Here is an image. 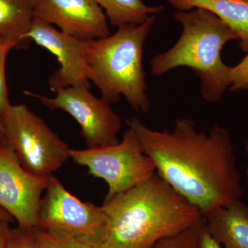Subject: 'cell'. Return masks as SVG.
<instances>
[{
	"mask_svg": "<svg viewBox=\"0 0 248 248\" xmlns=\"http://www.w3.org/2000/svg\"><path fill=\"white\" fill-rule=\"evenodd\" d=\"M156 172L203 216L241 200L244 194L229 132L215 124L208 133L177 119L172 131L153 130L138 118L127 120Z\"/></svg>",
	"mask_w": 248,
	"mask_h": 248,
	"instance_id": "1",
	"label": "cell"
},
{
	"mask_svg": "<svg viewBox=\"0 0 248 248\" xmlns=\"http://www.w3.org/2000/svg\"><path fill=\"white\" fill-rule=\"evenodd\" d=\"M101 207L108 217L98 245L101 248H152L203 218L156 172L133 188L104 200Z\"/></svg>",
	"mask_w": 248,
	"mask_h": 248,
	"instance_id": "2",
	"label": "cell"
},
{
	"mask_svg": "<svg viewBox=\"0 0 248 248\" xmlns=\"http://www.w3.org/2000/svg\"><path fill=\"white\" fill-rule=\"evenodd\" d=\"M174 18L182 25V35L172 48L152 59V74L161 76L178 67H187L201 79L204 100H220L231 85L232 66L222 60V49L227 42L239 40V37L226 23L206 10L178 11Z\"/></svg>",
	"mask_w": 248,
	"mask_h": 248,
	"instance_id": "3",
	"label": "cell"
},
{
	"mask_svg": "<svg viewBox=\"0 0 248 248\" xmlns=\"http://www.w3.org/2000/svg\"><path fill=\"white\" fill-rule=\"evenodd\" d=\"M156 15L141 24H126L104 38L89 40L87 59L91 82L109 104L123 95L137 112L147 113L151 102L143 70V46Z\"/></svg>",
	"mask_w": 248,
	"mask_h": 248,
	"instance_id": "4",
	"label": "cell"
},
{
	"mask_svg": "<svg viewBox=\"0 0 248 248\" xmlns=\"http://www.w3.org/2000/svg\"><path fill=\"white\" fill-rule=\"evenodd\" d=\"M1 119L4 143L29 172L49 177L71 158L66 142L25 104L11 105Z\"/></svg>",
	"mask_w": 248,
	"mask_h": 248,
	"instance_id": "5",
	"label": "cell"
},
{
	"mask_svg": "<svg viewBox=\"0 0 248 248\" xmlns=\"http://www.w3.org/2000/svg\"><path fill=\"white\" fill-rule=\"evenodd\" d=\"M75 163L87 168L91 175L108 186L105 200L133 188L156 172L153 161L141 149L138 136L129 128L122 141L102 148L70 150Z\"/></svg>",
	"mask_w": 248,
	"mask_h": 248,
	"instance_id": "6",
	"label": "cell"
},
{
	"mask_svg": "<svg viewBox=\"0 0 248 248\" xmlns=\"http://www.w3.org/2000/svg\"><path fill=\"white\" fill-rule=\"evenodd\" d=\"M107 223L102 207L79 200L57 178L50 177L41 201L40 229L98 246Z\"/></svg>",
	"mask_w": 248,
	"mask_h": 248,
	"instance_id": "7",
	"label": "cell"
},
{
	"mask_svg": "<svg viewBox=\"0 0 248 248\" xmlns=\"http://www.w3.org/2000/svg\"><path fill=\"white\" fill-rule=\"evenodd\" d=\"M50 98L26 91L25 94L38 99L50 110L60 109L71 115L81 127V136L87 148L112 146L120 142L118 134L122 128L120 116L102 98L95 97L85 87L59 90Z\"/></svg>",
	"mask_w": 248,
	"mask_h": 248,
	"instance_id": "8",
	"label": "cell"
},
{
	"mask_svg": "<svg viewBox=\"0 0 248 248\" xmlns=\"http://www.w3.org/2000/svg\"><path fill=\"white\" fill-rule=\"evenodd\" d=\"M51 176L41 177L29 172L9 146L0 144V208L17 221L21 229H40L42 195Z\"/></svg>",
	"mask_w": 248,
	"mask_h": 248,
	"instance_id": "9",
	"label": "cell"
},
{
	"mask_svg": "<svg viewBox=\"0 0 248 248\" xmlns=\"http://www.w3.org/2000/svg\"><path fill=\"white\" fill-rule=\"evenodd\" d=\"M32 41L57 57L60 68L49 78V89L53 92L68 87L90 89L87 52L89 40L75 38L58 31L51 24L34 18L24 37Z\"/></svg>",
	"mask_w": 248,
	"mask_h": 248,
	"instance_id": "10",
	"label": "cell"
},
{
	"mask_svg": "<svg viewBox=\"0 0 248 248\" xmlns=\"http://www.w3.org/2000/svg\"><path fill=\"white\" fill-rule=\"evenodd\" d=\"M34 16L79 40L110 35L107 16L95 0H36Z\"/></svg>",
	"mask_w": 248,
	"mask_h": 248,
	"instance_id": "11",
	"label": "cell"
},
{
	"mask_svg": "<svg viewBox=\"0 0 248 248\" xmlns=\"http://www.w3.org/2000/svg\"><path fill=\"white\" fill-rule=\"evenodd\" d=\"M203 218L223 248H248V207L241 200L215 209Z\"/></svg>",
	"mask_w": 248,
	"mask_h": 248,
	"instance_id": "12",
	"label": "cell"
},
{
	"mask_svg": "<svg viewBox=\"0 0 248 248\" xmlns=\"http://www.w3.org/2000/svg\"><path fill=\"white\" fill-rule=\"evenodd\" d=\"M181 11L202 9L226 23L239 37V47L248 53V0H167Z\"/></svg>",
	"mask_w": 248,
	"mask_h": 248,
	"instance_id": "13",
	"label": "cell"
},
{
	"mask_svg": "<svg viewBox=\"0 0 248 248\" xmlns=\"http://www.w3.org/2000/svg\"><path fill=\"white\" fill-rule=\"evenodd\" d=\"M36 0H0V41L25 42L35 16Z\"/></svg>",
	"mask_w": 248,
	"mask_h": 248,
	"instance_id": "14",
	"label": "cell"
},
{
	"mask_svg": "<svg viewBox=\"0 0 248 248\" xmlns=\"http://www.w3.org/2000/svg\"><path fill=\"white\" fill-rule=\"evenodd\" d=\"M105 10L111 26L120 27L126 24H141L151 16L164 11L163 6H147L141 0H95Z\"/></svg>",
	"mask_w": 248,
	"mask_h": 248,
	"instance_id": "15",
	"label": "cell"
},
{
	"mask_svg": "<svg viewBox=\"0 0 248 248\" xmlns=\"http://www.w3.org/2000/svg\"><path fill=\"white\" fill-rule=\"evenodd\" d=\"M35 235L38 248H101L97 245L56 236L42 229L35 231Z\"/></svg>",
	"mask_w": 248,
	"mask_h": 248,
	"instance_id": "16",
	"label": "cell"
},
{
	"mask_svg": "<svg viewBox=\"0 0 248 248\" xmlns=\"http://www.w3.org/2000/svg\"><path fill=\"white\" fill-rule=\"evenodd\" d=\"M179 234L159 241L152 248H196L202 221Z\"/></svg>",
	"mask_w": 248,
	"mask_h": 248,
	"instance_id": "17",
	"label": "cell"
},
{
	"mask_svg": "<svg viewBox=\"0 0 248 248\" xmlns=\"http://www.w3.org/2000/svg\"><path fill=\"white\" fill-rule=\"evenodd\" d=\"M12 42L0 41V116L3 117L12 104L9 99V91L6 79V60L8 54L14 47Z\"/></svg>",
	"mask_w": 248,
	"mask_h": 248,
	"instance_id": "18",
	"label": "cell"
},
{
	"mask_svg": "<svg viewBox=\"0 0 248 248\" xmlns=\"http://www.w3.org/2000/svg\"><path fill=\"white\" fill-rule=\"evenodd\" d=\"M230 90L234 92L248 89V53L237 65L232 66Z\"/></svg>",
	"mask_w": 248,
	"mask_h": 248,
	"instance_id": "19",
	"label": "cell"
},
{
	"mask_svg": "<svg viewBox=\"0 0 248 248\" xmlns=\"http://www.w3.org/2000/svg\"><path fill=\"white\" fill-rule=\"evenodd\" d=\"M6 248H38L35 231H26L20 228L14 229V234Z\"/></svg>",
	"mask_w": 248,
	"mask_h": 248,
	"instance_id": "20",
	"label": "cell"
},
{
	"mask_svg": "<svg viewBox=\"0 0 248 248\" xmlns=\"http://www.w3.org/2000/svg\"><path fill=\"white\" fill-rule=\"evenodd\" d=\"M196 248H223L210 232L204 218L202 221Z\"/></svg>",
	"mask_w": 248,
	"mask_h": 248,
	"instance_id": "21",
	"label": "cell"
},
{
	"mask_svg": "<svg viewBox=\"0 0 248 248\" xmlns=\"http://www.w3.org/2000/svg\"><path fill=\"white\" fill-rule=\"evenodd\" d=\"M11 222L0 219V248H6L14 234V228H11Z\"/></svg>",
	"mask_w": 248,
	"mask_h": 248,
	"instance_id": "22",
	"label": "cell"
},
{
	"mask_svg": "<svg viewBox=\"0 0 248 248\" xmlns=\"http://www.w3.org/2000/svg\"><path fill=\"white\" fill-rule=\"evenodd\" d=\"M0 219L6 220V221L11 222V223L14 221V218H13L12 216L1 208H0Z\"/></svg>",
	"mask_w": 248,
	"mask_h": 248,
	"instance_id": "23",
	"label": "cell"
},
{
	"mask_svg": "<svg viewBox=\"0 0 248 248\" xmlns=\"http://www.w3.org/2000/svg\"><path fill=\"white\" fill-rule=\"evenodd\" d=\"M4 141V126L2 119L0 116V144Z\"/></svg>",
	"mask_w": 248,
	"mask_h": 248,
	"instance_id": "24",
	"label": "cell"
},
{
	"mask_svg": "<svg viewBox=\"0 0 248 248\" xmlns=\"http://www.w3.org/2000/svg\"><path fill=\"white\" fill-rule=\"evenodd\" d=\"M246 180H247L248 185V167L247 169H246Z\"/></svg>",
	"mask_w": 248,
	"mask_h": 248,
	"instance_id": "25",
	"label": "cell"
},
{
	"mask_svg": "<svg viewBox=\"0 0 248 248\" xmlns=\"http://www.w3.org/2000/svg\"><path fill=\"white\" fill-rule=\"evenodd\" d=\"M245 151H246V153H248V140L246 142V145H245Z\"/></svg>",
	"mask_w": 248,
	"mask_h": 248,
	"instance_id": "26",
	"label": "cell"
}]
</instances>
